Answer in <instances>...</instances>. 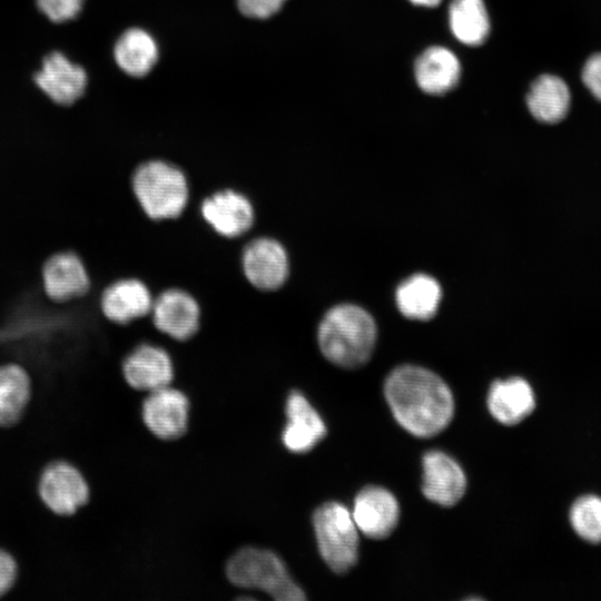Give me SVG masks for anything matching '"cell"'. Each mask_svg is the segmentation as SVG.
<instances>
[{"mask_svg": "<svg viewBox=\"0 0 601 601\" xmlns=\"http://www.w3.org/2000/svg\"><path fill=\"white\" fill-rule=\"evenodd\" d=\"M384 395L396 422L416 437L437 435L454 415L449 385L418 365L403 364L391 371L384 382Z\"/></svg>", "mask_w": 601, "mask_h": 601, "instance_id": "6da1fadb", "label": "cell"}, {"mask_svg": "<svg viewBox=\"0 0 601 601\" xmlns=\"http://www.w3.org/2000/svg\"><path fill=\"white\" fill-rule=\"evenodd\" d=\"M377 326L363 307L343 303L329 308L317 328V343L324 357L343 368L365 365L375 348Z\"/></svg>", "mask_w": 601, "mask_h": 601, "instance_id": "7a4b0ae2", "label": "cell"}, {"mask_svg": "<svg viewBox=\"0 0 601 601\" xmlns=\"http://www.w3.org/2000/svg\"><path fill=\"white\" fill-rule=\"evenodd\" d=\"M228 580L238 588L258 589L277 601L305 600L283 560L272 551L244 548L227 562Z\"/></svg>", "mask_w": 601, "mask_h": 601, "instance_id": "3957f363", "label": "cell"}, {"mask_svg": "<svg viewBox=\"0 0 601 601\" xmlns=\"http://www.w3.org/2000/svg\"><path fill=\"white\" fill-rule=\"evenodd\" d=\"M131 183L138 203L152 219L177 217L188 201L186 176L168 161L154 159L140 164Z\"/></svg>", "mask_w": 601, "mask_h": 601, "instance_id": "277c9868", "label": "cell"}, {"mask_svg": "<svg viewBox=\"0 0 601 601\" xmlns=\"http://www.w3.org/2000/svg\"><path fill=\"white\" fill-rule=\"evenodd\" d=\"M313 526L319 554L335 573L355 566L359 536L351 511L339 502H326L313 514Z\"/></svg>", "mask_w": 601, "mask_h": 601, "instance_id": "5b68a950", "label": "cell"}, {"mask_svg": "<svg viewBox=\"0 0 601 601\" xmlns=\"http://www.w3.org/2000/svg\"><path fill=\"white\" fill-rule=\"evenodd\" d=\"M33 79L37 87L59 106L73 105L83 96L88 86L85 68L61 51H51L45 56Z\"/></svg>", "mask_w": 601, "mask_h": 601, "instance_id": "8992f818", "label": "cell"}, {"mask_svg": "<svg viewBox=\"0 0 601 601\" xmlns=\"http://www.w3.org/2000/svg\"><path fill=\"white\" fill-rule=\"evenodd\" d=\"M39 495L58 515H71L89 499V487L78 469L67 462L49 464L39 480Z\"/></svg>", "mask_w": 601, "mask_h": 601, "instance_id": "52a82bcc", "label": "cell"}, {"mask_svg": "<svg viewBox=\"0 0 601 601\" xmlns=\"http://www.w3.org/2000/svg\"><path fill=\"white\" fill-rule=\"evenodd\" d=\"M242 265L247 280L263 290L279 288L289 273L286 249L270 237H259L248 243L243 250Z\"/></svg>", "mask_w": 601, "mask_h": 601, "instance_id": "ba28073f", "label": "cell"}, {"mask_svg": "<svg viewBox=\"0 0 601 601\" xmlns=\"http://www.w3.org/2000/svg\"><path fill=\"white\" fill-rule=\"evenodd\" d=\"M351 513L361 533L373 540H383L398 523L400 505L385 487L368 485L355 496Z\"/></svg>", "mask_w": 601, "mask_h": 601, "instance_id": "9c48e42d", "label": "cell"}, {"mask_svg": "<svg viewBox=\"0 0 601 601\" xmlns=\"http://www.w3.org/2000/svg\"><path fill=\"white\" fill-rule=\"evenodd\" d=\"M422 493L441 506H453L466 490V476L461 465L449 454L433 450L422 459Z\"/></svg>", "mask_w": 601, "mask_h": 601, "instance_id": "30bf717a", "label": "cell"}, {"mask_svg": "<svg viewBox=\"0 0 601 601\" xmlns=\"http://www.w3.org/2000/svg\"><path fill=\"white\" fill-rule=\"evenodd\" d=\"M187 396L169 385L152 392L142 404V420L148 430L161 440L180 437L188 425Z\"/></svg>", "mask_w": 601, "mask_h": 601, "instance_id": "8fae6325", "label": "cell"}, {"mask_svg": "<svg viewBox=\"0 0 601 601\" xmlns=\"http://www.w3.org/2000/svg\"><path fill=\"white\" fill-rule=\"evenodd\" d=\"M155 326L168 336L185 341L198 329L200 311L197 300L186 290L169 288L152 302Z\"/></svg>", "mask_w": 601, "mask_h": 601, "instance_id": "7c38bea8", "label": "cell"}, {"mask_svg": "<svg viewBox=\"0 0 601 601\" xmlns=\"http://www.w3.org/2000/svg\"><path fill=\"white\" fill-rule=\"evenodd\" d=\"M285 412L287 423L282 441L290 452L306 453L326 435L327 430L323 418L300 392H290L286 400Z\"/></svg>", "mask_w": 601, "mask_h": 601, "instance_id": "4fadbf2b", "label": "cell"}, {"mask_svg": "<svg viewBox=\"0 0 601 601\" xmlns=\"http://www.w3.org/2000/svg\"><path fill=\"white\" fill-rule=\"evenodd\" d=\"M204 219L220 235L236 237L254 221V208L242 193L224 189L205 198L200 207Z\"/></svg>", "mask_w": 601, "mask_h": 601, "instance_id": "5bb4252c", "label": "cell"}, {"mask_svg": "<svg viewBox=\"0 0 601 601\" xmlns=\"http://www.w3.org/2000/svg\"><path fill=\"white\" fill-rule=\"evenodd\" d=\"M122 372L132 388L148 393L168 386L174 376L168 353L151 344L137 346L125 358Z\"/></svg>", "mask_w": 601, "mask_h": 601, "instance_id": "9a60e30c", "label": "cell"}, {"mask_svg": "<svg viewBox=\"0 0 601 601\" xmlns=\"http://www.w3.org/2000/svg\"><path fill=\"white\" fill-rule=\"evenodd\" d=\"M46 294L56 302H65L86 294L90 286L88 272L78 255L60 252L51 255L42 268Z\"/></svg>", "mask_w": 601, "mask_h": 601, "instance_id": "2e32d148", "label": "cell"}, {"mask_svg": "<svg viewBox=\"0 0 601 601\" xmlns=\"http://www.w3.org/2000/svg\"><path fill=\"white\" fill-rule=\"evenodd\" d=\"M486 405L490 414L503 425H516L535 408V395L522 377L496 380L489 390Z\"/></svg>", "mask_w": 601, "mask_h": 601, "instance_id": "e0dca14e", "label": "cell"}, {"mask_svg": "<svg viewBox=\"0 0 601 601\" xmlns=\"http://www.w3.org/2000/svg\"><path fill=\"white\" fill-rule=\"evenodd\" d=\"M152 297L144 282L124 278L110 284L102 293L100 307L114 323L126 324L151 311Z\"/></svg>", "mask_w": 601, "mask_h": 601, "instance_id": "ac0fdd59", "label": "cell"}, {"mask_svg": "<svg viewBox=\"0 0 601 601\" xmlns=\"http://www.w3.org/2000/svg\"><path fill=\"white\" fill-rule=\"evenodd\" d=\"M112 56L117 67L134 78L147 76L159 59V45L146 29L131 27L116 40Z\"/></svg>", "mask_w": 601, "mask_h": 601, "instance_id": "d6986e66", "label": "cell"}, {"mask_svg": "<svg viewBox=\"0 0 601 601\" xmlns=\"http://www.w3.org/2000/svg\"><path fill=\"white\" fill-rule=\"evenodd\" d=\"M414 75L417 86L426 93L442 95L453 89L461 77V63L447 48H427L416 60Z\"/></svg>", "mask_w": 601, "mask_h": 601, "instance_id": "ffe728a7", "label": "cell"}, {"mask_svg": "<svg viewBox=\"0 0 601 601\" xmlns=\"http://www.w3.org/2000/svg\"><path fill=\"white\" fill-rule=\"evenodd\" d=\"M442 298L439 282L424 273L404 279L395 290L400 313L410 319L427 321L435 316Z\"/></svg>", "mask_w": 601, "mask_h": 601, "instance_id": "44dd1931", "label": "cell"}, {"mask_svg": "<svg viewBox=\"0 0 601 601\" xmlns=\"http://www.w3.org/2000/svg\"><path fill=\"white\" fill-rule=\"evenodd\" d=\"M526 105L536 120L556 124L563 120L570 110L571 92L561 77L541 75L530 87Z\"/></svg>", "mask_w": 601, "mask_h": 601, "instance_id": "7402d4cb", "label": "cell"}, {"mask_svg": "<svg viewBox=\"0 0 601 601\" xmlns=\"http://www.w3.org/2000/svg\"><path fill=\"white\" fill-rule=\"evenodd\" d=\"M449 24L453 36L466 46L482 45L490 33V18L483 0H452Z\"/></svg>", "mask_w": 601, "mask_h": 601, "instance_id": "603a6c76", "label": "cell"}, {"mask_svg": "<svg viewBox=\"0 0 601 601\" xmlns=\"http://www.w3.org/2000/svg\"><path fill=\"white\" fill-rule=\"evenodd\" d=\"M31 392L30 378L21 366H0V427H10L21 418Z\"/></svg>", "mask_w": 601, "mask_h": 601, "instance_id": "cb8c5ba5", "label": "cell"}, {"mask_svg": "<svg viewBox=\"0 0 601 601\" xmlns=\"http://www.w3.org/2000/svg\"><path fill=\"white\" fill-rule=\"evenodd\" d=\"M569 520L573 531L584 541L601 543V497L585 494L570 508Z\"/></svg>", "mask_w": 601, "mask_h": 601, "instance_id": "d4e9b609", "label": "cell"}, {"mask_svg": "<svg viewBox=\"0 0 601 601\" xmlns=\"http://www.w3.org/2000/svg\"><path fill=\"white\" fill-rule=\"evenodd\" d=\"M86 0H36L39 11L53 23L76 19L83 9Z\"/></svg>", "mask_w": 601, "mask_h": 601, "instance_id": "484cf974", "label": "cell"}, {"mask_svg": "<svg viewBox=\"0 0 601 601\" xmlns=\"http://www.w3.org/2000/svg\"><path fill=\"white\" fill-rule=\"evenodd\" d=\"M287 0H236L239 11L252 19H268L280 11Z\"/></svg>", "mask_w": 601, "mask_h": 601, "instance_id": "4316f807", "label": "cell"}, {"mask_svg": "<svg viewBox=\"0 0 601 601\" xmlns=\"http://www.w3.org/2000/svg\"><path fill=\"white\" fill-rule=\"evenodd\" d=\"M581 77L591 95L601 101V52L594 53L587 59Z\"/></svg>", "mask_w": 601, "mask_h": 601, "instance_id": "83f0119b", "label": "cell"}, {"mask_svg": "<svg viewBox=\"0 0 601 601\" xmlns=\"http://www.w3.org/2000/svg\"><path fill=\"white\" fill-rule=\"evenodd\" d=\"M18 568L14 559L0 550V597L7 593L16 582Z\"/></svg>", "mask_w": 601, "mask_h": 601, "instance_id": "f1b7e54d", "label": "cell"}, {"mask_svg": "<svg viewBox=\"0 0 601 601\" xmlns=\"http://www.w3.org/2000/svg\"><path fill=\"white\" fill-rule=\"evenodd\" d=\"M412 3L422 7H436L442 0H410Z\"/></svg>", "mask_w": 601, "mask_h": 601, "instance_id": "f546056e", "label": "cell"}]
</instances>
